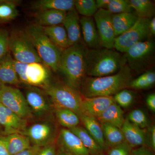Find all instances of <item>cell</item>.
Wrapping results in <instances>:
<instances>
[{"label": "cell", "instance_id": "1", "mask_svg": "<svg viewBox=\"0 0 155 155\" xmlns=\"http://www.w3.org/2000/svg\"><path fill=\"white\" fill-rule=\"evenodd\" d=\"M132 80V72L126 64L114 75L101 77H85L79 90L81 94L85 97L113 96L128 87Z\"/></svg>", "mask_w": 155, "mask_h": 155}, {"label": "cell", "instance_id": "2", "mask_svg": "<svg viewBox=\"0 0 155 155\" xmlns=\"http://www.w3.org/2000/svg\"><path fill=\"white\" fill-rule=\"evenodd\" d=\"M86 74L88 77H101L114 75L126 64L125 56L113 49L100 48H87Z\"/></svg>", "mask_w": 155, "mask_h": 155}, {"label": "cell", "instance_id": "3", "mask_svg": "<svg viewBox=\"0 0 155 155\" xmlns=\"http://www.w3.org/2000/svg\"><path fill=\"white\" fill-rule=\"evenodd\" d=\"M87 48L84 44L71 46L62 51L58 71L64 77L65 83L78 91L86 77L85 53Z\"/></svg>", "mask_w": 155, "mask_h": 155}, {"label": "cell", "instance_id": "4", "mask_svg": "<svg viewBox=\"0 0 155 155\" xmlns=\"http://www.w3.org/2000/svg\"><path fill=\"white\" fill-rule=\"evenodd\" d=\"M33 45L43 64L53 71H58L62 51L45 33L42 26H28L24 31Z\"/></svg>", "mask_w": 155, "mask_h": 155}, {"label": "cell", "instance_id": "5", "mask_svg": "<svg viewBox=\"0 0 155 155\" xmlns=\"http://www.w3.org/2000/svg\"><path fill=\"white\" fill-rule=\"evenodd\" d=\"M43 89L49 97L55 109L70 110L77 114H81L82 96L80 92L61 82H50Z\"/></svg>", "mask_w": 155, "mask_h": 155}, {"label": "cell", "instance_id": "6", "mask_svg": "<svg viewBox=\"0 0 155 155\" xmlns=\"http://www.w3.org/2000/svg\"><path fill=\"white\" fill-rule=\"evenodd\" d=\"M14 64L20 82L43 88L50 83V68L42 63L25 64L14 60Z\"/></svg>", "mask_w": 155, "mask_h": 155}, {"label": "cell", "instance_id": "7", "mask_svg": "<svg viewBox=\"0 0 155 155\" xmlns=\"http://www.w3.org/2000/svg\"><path fill=\"white\" fill-rule=\"evenodd\" d=\"M9 50L15 61L25 64L42 63L25 32L14 31L9 35Z\"/></svg>", "mask_w": 155, "mask_h": 155}, {"label": "cell", "instance_id": "8", "mask_svg": "<svg viewBox=\"0 0 155 155\" xmlns=\"http://www.w3.org/2000/svg\"><path fill=\"white\" fill-rule=\"evenodd\" d=\"M155 48L154 42L148 39L127 50L124 56L126 64L131 72L139 73L147 69L153 59Z\"/></svg>", "mask_w": 155, "mask_h": 155}, {"label": "cell", "instance_id": "9", "mask_svg": "<svg viewBox=\"0 0 155 155\" xmlns=\"http://www.w3.org/2000/svg\"><path fill=\"white\" fill-rule=\"evenodd\" d=\"M150 21L149 19L139 18L130 29L116 37L114 48L117 51L125 53L134 45L149 39Z\"/></svg>", "mask_w": 155, "mask_h": 155}, {"label": "cell", "instance_id": "10", "mask_svg": "<svg viewBox=\"0 0 155 155\" xmlns=\"http://www.w3.org/2000/svg\"><path fill=\"white\" fill-rule=\"evenodd\" d=\"M0 87V104L23 119H27L31 117V110L25 96L19 89L6 84H1Z\"/></svg>", "mask_w": 155, "mask_h": 155}, {"label": "cell", "instance_id": "11", "mask_svg": "<svg viewBox=\"0 0 155 155\" xmlns=\"http://www.w3.org/2000/svg\"><path fill=\"white\" fill-rule=\"evenodd\" d=\"M28 137L33 145L42 147L55 143L58 137L57 127L49 121L35 123L22 134Z\"/></svg>", "mask_w": 155, "mask_h": 155}, {"label": "cell", "instance_id": "12", "mask_svg": "<svg viewBox=\"0 0 155 155\" xmlns=\"http://www.w3.org/2000/svg\"><path fill=\"white\" fill-rule=\"evenodd\" d=\"M94 19L99 37L101 46L113 49L116 36L112 22V14L106 9H100L94 15Z\"/></svg>", "mask_w": 155, "mask_h": 155}, {"label": "cell", "instance_id": "13", "mask_svg": "<svg viewBox=\"0 0 155 155\" xmlns=\"http://www.w3.org/2000/svg\"><path fill=\"white\" fill-rule=\"evenodd\" d=\"M48 95L45 91L35 87H28L25 97L31 112L38 117H42L49 113L51 106Z\"/></svg>", "mask_w": 155, "mask_h": 155}, {"label": "cell", "instance_id": "14", "mask_svg": "<svg viewBox=\"0 0 155 155\" xmlns=\"http://www.w3.org/2000/svg\"><path fill=\"white\" fill-rule=\"evenodd\" d=\"M56 140L60 149L72 155H91L79 137L69 129L62 128Z\"/></svg>", "mask_w": 155, "mask_h": 155}, {"label": "cell", "instance_id": "15", "mask_svg": "<svg viewBox=\"0 0 155 155\" xmlns=\"http://www.w3.org/2000/svg\"><path fill=\"white\" fill-rule=\"evenodd\" d=\"M27 120L0 104V124L6 134H22L27 128Z\"/></svg>", "mask_w": 155, "mask_h": 155}, {"label": "cell", "instance_id": "16", "mask_svg": "<svg viewBox=\"0 0 155 155\" xmlns=\"http://www.w3.org/2000/svg\"><path fill=\"white\" fill-rule=\"evenodd\" d=\"M115 102L113 96L82 97L81 112L82 114L97 118L110 105Z\"/></svg>", "mask_w": 155, "mask_h": 155}, {"label": "cell", "instance_id": "17", "mask_svg": "<svg viewBox=\"0 0 155 155\" xmlns=\"http://www.w3.org/2000/svg\"><path fill=\"white\" fill-rule=\"evenodd\" d=\"M80 23L85 46L88 49L101 48L99 37L93 17H81L80 18Z\"/></svg>", "mask_w": 155, "mask_h": 155}, {"label": "cell", "instance_id": "18", "mask_svg": "<svg viewBox=\"0 0 155 155\" xmlns=\"http://www.w3.org/2000/svg\"><path fill=\"white\" fill-rule=\"evenodd\" d=\"M62 25L67 32L70 46L81 42V32L80 18L75 9L67 12Z\"/></svg>", "mask_w": 155, "mask_h": 155}, {"label": "cell", "instance_id": "19", "mask_svg": "<svg viewBox=\"0 0 155 155\" xmlns=\"http://www.w3.org/2000/svg\"><path fill=\"white\" fill-rule=\"evenodd\" d=\"M125 141L131 148L146 145V131L134 125L127 119L121 128Z\"/></svg>", "mask_w": 155, "mask_h": 155}, {"label": "cell", "instance_id": "20", "mask_svg": "<svg viewBox=\"0 0 155 155\" xmlns=\"http://www.w3.org/2000/svg\"><path fill=\"white\" fill-rule=\"evenodd\" d=\"M14 59L8 52L0 59V85L20 82L14 67Z\"/></svg>", "mask_w": 155, "mask_h": 155}, {"label": "cell", "instance_id": "21", "mask_svg": "<svg viewBox=\"0 0 155 155\" xmlns=\"http://www.w3.org/2000/svg\"><path fill=\"white\" fill-rule=\"evenodd\" d=\"M80 122L82 123L84 128L100 146L105 150L107 149L108 146L106 143L101 124L96 118L87 116L81 113L78 115Z\"/></svg>", "mask_w": 155, "mask_h": 155}, {"label": "cell", "instance_id": "22", "mask_svg": "<svg viewBox=\"0 0 155 155\" xmlns=\"http://www.w3.org/2000/svg\"><path fill=\"white\" fill-rule=\"evenodd\" d=\"M122 108L114 102L96 118L100 123H106L121 129L125 122Z\"/></svg>", "mask_w": 155, "mask_h": 155}, {"label": "cell", "instance_id": "23", "mask_svg": "<svg viewBox=\"0 0 155 155\" xmlns=\"http://www.w3.org/2000/svg\"><path fill=\"white\" fill-rule=\"evenodd\" d=\"M67 12L59 10H46L39 11L35 15L36 25L42 26H51L63 24Z\"/></svg>", "mask_w": 155, "mask_h": 155}, {"label": "cell", "instance_id": "24", "mask_svg": "<svg viewBox=\"0 0 155 155\" xmlns=\"http://www.w3.org/2000/svg\"><path fill=\"white\" fill-rule=\"evenodd\" d=\"M138 18L134 12L112 14V22L116 37L130 29Z\"/></svg>", "mask_w": 155, "mask_h": 155}, {"label": "cell", "instance_id": "25", "mask_svg": "<svg viewBox=\"0 0 155 155\" xmlns=\"http://www.w3.org/2000/svg\"><path fill=\"white\" fill-rule=\"evenodd\" d=\"M3 138L10 155L16 154L31 147L28 137L22 134H11L3 137Z\"/></svg>", "mask_w": 155, "mask_h": 155}, {"label": "cell", "instance_id": "26", "mask_svg": "<svg viewBox=\"0 0 155 155\" xmlns=\"http://www.w3.org/2000/svg\"><path fill=\"white\" fill-rule=\"evenodd\" d=\"M42 28L45 33L61 51L70 47L67 32L62 24Z\"/></svg>", "mask_w": 155, "mask_h": 155}, {"label": "cell", "instance_id": "27", "mask_svg": "<svg viewBox=\"0 0 155 155\" xmlns=\"http://www.w3.org/2000/svg\"><path fill=\"white\" fill-rule=\"evenodd\" d=\"M32 8L38 12L46 10H59L66 12L75 9L74 0H38L34 2Z\"/></svg>", "mask_w": 155, "mask_h": 155}, {"label": "cell", "instance_id": "28", "mask_svg": "<svg viewBox=\"0 0 155 155\" xmlns=\"http://www.w3.org/2000/svg\"><path fill=\"white\" fill-rule=\"evenodd\" d=\"M81 140L84 146L91 155H104V150L84 127L77 126L69 129Z\"/></svg>", "mask_w": 155, "mask_h": 155}, {"label": "cell", "instance_id": "29", "mask_svg": "<svg viewBox=\"0 0 155 155\" xmlns=\"http://www.w3.org/2000/svg\"><path fill=\"white\" fill-rule=\"evenodd\" d=\"M130 6L139 18L150 20L154 17V3L150 0H130Z\"/></svg>", "mask_w": 155, "mask_h": 155}, {"label": "cell", "instance_id": "30", "mask_svg": "<svg viewBox=\"0 0 155 155\" xmlns=\"http://www.w3.org/2000/svg\"><path fill=\"white\" fill-rule=\"evenodd\" d=\"M108 147H113L125 141L121 129L106 123H100Z\"/></svg>", "mask_w": 155, "mask_h": 155}, {"label": "cell", "instance_id": "31", "mask_svg": "<svg viewBox=\"0 0 155 155\" xmlns=\"http://www.w3.org/2000/svg\"><path fill=\"white\" fill-rule=\"evenodd\" d=\"M55 114L58 122L63 127L70 129L77 127L80 123L77 114L70 110L62 108L55 109Z\"/></svg>", "mask_w": 155, "mask_h": 155}, {"label": "cell", "instance_id": "32", "mask_svg": "<svg viewBox=\"0 0 155 155\" xmlns=\"http://www.w3.org/2000/svg\"><path fill=\"white\" fill-rule=\"evenodd\" d=\"M155 83V71L149 69L136 79H132L130 81L128 87L135 90L146 89L152 87Z\"/></svg>", "mask_w": 155, "mask_h": 155}, {"label": "cell", "instance_id": "33", "mask_svg": "<svg viewBox=\"0 0 155 155\" xmlns=\"http://www.w3.org/2000/svg\"><path fill=\"white\" fill-rule=\"evenodd\" d=\"M19 15L16 2L11 1H0V23L10 22Z\"/></svg>", "mask_w": 155, "mask_h": 155}, {"label": "cell", "instance_id": "34", "mask_svg": "<svg viewBox=\"0 0 155 155\" xmlns=\"http://www.w3.org/2000/svg\"><path fill=\"white\" fill-rule=\"evenodd\" d=\"M75 9L78 14L86 17H92L98 10L94 0H76Z\"/></svg>", "mask_w": 155, "mask_h": 155}, {"label": "cell", "instance_id": "35", "mask_svg": "<svg viewBox=\"0 0 155 155\" xmlns=\"http://www.w3.org/2000/svg\"><path fill=\"white\" fill-rule=\"evenodd\" d=\"M106 10L112 14L134 12L130 0H110Z\"/></svg>", "mask_w": 155, "mask_h": 155}, {"label": "cell", "instance_id": "36", "mask_svg": "<svg viewBox=\"0 0 155 155\" xmlns=\"http://www.w3.org/2000/svg\"><path fill=\"white\" fill-rule=\"evenodd\" d=\"M130 122L142 129L148 127V120L143 111L136 109L130 112L127 118Z\"/></svg>", "mask_w": 155, "mask_h": 155}, {"label": "cell", "instance_id": "37", "mask_svg": "<svg viewBox=\"0 0 155 155\" xmlns=\"http://www.w3.org/2000/svg\"><path fill=\"white\" fill-rule=\"evenodd\" d=\"M114 99L115 102L121 107L127 108L133 103L134 96L131 91L125 89L114 95Z\"/></svg>", "mask_w": 155, "mask_h": 155}, {"label": "cell", "instance_id": "38", "mask_svg": "<svg viewBox=\"0 0 155 155\" xmlns=\"http://www.w3.org/2000/svg\"><path fill=\"white\" fill-rule=\"evenodd\" d=\"M9 34L8 31L0 28V59L8 52Z\"/></svg>", "mask_w": 155, "mask_h": 155}, {"label": "cell", "instance_id": "39", "mask_svg": "<svg viewBox=\"0 0 155 155\" xmlns=\"http://www.w3.org/2000/svg\"><path fill=\"white\" fill-rule=\"evenodd\" d=\"M132 148L125 141L113 147L108 153V155H130Z\"/></svg>", "mask_w": 155, "mask_h": 155}, {"label": "cell", "instance_id": "40", "mask_svg": "<svg viewBox=\"0 0 155 155\" xmlns=\"http://www.w3.org/2000/svg\"><path fill=\"white\" fill-rule=\"evenodd\" d=\"M146 145L153 151L155 150V127L153 125L146 132Z\"/></svg>", "mask_w": 155, "mask_h": 155}, {"label": "cell", "instance_id": "41", "mask_svg": "<svg viewBox=\"0 0 155 155\" xmlns=\"http://www.w3.org/2000/svg\"><path fill=\"white\" fill-rule=\"evenodd\" d=\"M38 155H57L55 143L41 147Z\"/></svg>", "mask_w": 155, "mask_h": 155}, {"label": "cell", "instance_id": "42", "mask_svg": "<svg viewBox=\"0 0 155 155\" xmlns=\"http://www.w3.org/2000/svg\"><path fill=\"white\" fill-rule=\"evenodd\" d=\"M153 151L147 146H143L132 149L130 155H154Z\"/></svg>", "mask_w": 155, "mask_h": 155}, {"label": "cell", "instance_id": "43", "mask_svg": "<svg viewBox=\"0 0 155 155\" xmlns=\"http://www.w3.org/2000/svg\"><path fill=\"white\" fill-rule=\"evenodd\" d=\"M41 147L36 145L31 146L27 149L14 155H38Z\"/></svg>", "mask_w": 155, "mask_h": 155}, {"label": "cell", "instance_id": "44", "mask_svg": "<svg viewBox=\"0 0 155 155\" xmlns=\"http://www.w3.org/2000/svg\"><path fill=\"white\" fill-rule=\"evenodd\" d=\"M147 105L149 108L153 112L155 111V94H150L147 97L146 99Z\"/></svg>", "mask_w": 155, "mask_h": 155}, {"label": "cell", "instance_id": "45", "mask_svg": "<svg viewBox=\"0 0 155 155\" xmlns=\"http://www.w3.org/2000/svg\"><path fill=\"white\" fill-rule=\"evenodd\" d=\"M0 155H10L6 147L2 136H0Z\"/></svg>", "mask_w": 155, "mask_h": 155}, {"label": "cell", "instance_id": "46", "mask_svg": "<svg viewBox=\"0 0 155 155\" xmlns=\"http://www.w3.org/2000/svg\"><path fill=\"white\" fill-rule=\"evenodd\" d=\"M96 2L98 10L100 9H106L110 2V0H97Z\"/></svg>", "mask_w": 155, "mask_h": 155}, {"label": "cell", "instance_id": "47", "mask_svg": "<svg viewBox=\"0 0 155 155\" xmlns=\"http://www.w3.org/2000/svg\"><path fill=\"white\" fill-rule=\"evenodd\" d=\"M149 28L150 36H154L155 35V18L153 17L150 20Z\"/></svg>", "mask_w": 155, "mask_h": 155}, {"label": "cell", "instance_id": "48", "mask_svg": "<svg viewBox=\"0 0 155 155\" xmlns=\"http://www.w3.org/2000/svg\"><path fill=\"white\" fill-rule=\"evenodd\" d=\"M57 155H72L69 153L65 151L64 150L59 149V151H58V153H57Z\"/></svg>", "mask_w": 155, "mask_h": 155}, {"label": "cell", "instance_id": "49", "mask_svg": "<svg viewBox=\"0 0 155 155\" xmlns=\"http://www.w3.org/2000/svg\"><path fill=\"white\" fill-rule=\"evenodd\" d=\"M1 87H0V97H1Z\"/></svg>", "mask_w": 155, "mask_h": 155}]
</instances>
